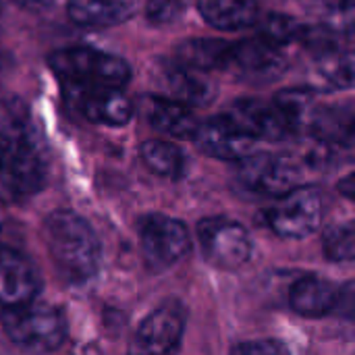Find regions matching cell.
<instances>
[{"instance_id":"4316f807","label":"cell","mask_w":355,"mask_h":355,"mask_svg":"<svg viewBox=\"0 0 355 355\" xmlns=\"http://www.w3.org/2000/svg\"><path fill=\"white\" fill-rule=\"evenodd\" d=\"M235 354H250V355H279L287 354L289 347L285 343H281L279 339H260V341H248V343H239L235 349Z\"/></svg>"},{"instance_id":"8fae6325","label":"cell","mask_w":355,"mask_h":355,"mask_svg":"<svg viewBox=\"0 0 355 355\" xmlns=\"http://www.w3.org/2000/svg\"><path fill=\"white\" fill-rule=\"evenodd\" d=\"M64 94L71 106L89 123L121 127L133 116L131 100L121 92V87H79L64 85Z\"/></svg>"},{"instance_id":"5b68a950","label":"cell","mask_w":355,"mask_h":355,"mask_svg":"<svg viewBox=\"0 0 355 355\" xmlns=\"http://www.w3.org/2000/svg\"><path fill=\"white\" fill-rule=\"evenodd\" d=\"M324 216L322 196L312 187H293L279 196L277 204L266 212L268 227L287 239H302L318 231Z\"/></svg>"},{"instance_id":"277c9868","label":"cell","mask_w":355,"mask_h":355,"mask_svg":"<svg viewBox=\"0 0 355 355\" xmlns=\"http://www.w3.org/2000/svg\"><path fill=\"white\" fill-rule=\"evenodd\" d=\"M2 327L17 347L33 354L54 352L67 339L64 314L54 306L37 302L2 314Z\"/></svg>"},{"instance_id":"2e32d148","label":"cell","mask_w":355,"mask_h":355,"mask_svg":"<svg viewBox=\"0 0 355 355\" xmlns=\"http://www.w3.org/2000/svg\"><path fill=\"white\" fill-rule=\"evenodd\" d=\"M341 289L320 277H302L289 289L293 312L306 318H322L337 310Z\"/></svg>"},{"instance_id":"e0dca14e","label":"cell","mask_w":355,"mask_h":355,"mask_svg":"<svg viewBox=\"0 0 355 355\" xmlns=\"http://www.w3.org/2000/svg\"><path fill=\"white\" fill-rule=\"evenodd\" d=\"M144 106H146V119L156 131L177 139H187L196 135L200 123L196 114L189 110V106L162 96H150Z\"/></svg>"},{"instance_id":"f546056e","label":"cell","mask_w":355,"mask_h":355,"mask_svg":"<svg viewBox=\"0 0 355 355\" xmlns=\"http://www.w3.org/2000/svg\"><path fill=\"white\" fill-rule=\"evenodd\" d=\"M8 248H12V245L8 243V229H6V220L0 216V254H2L4 250H8Z\"/></svg>"},{"instance_id":"8992f818","label":"cell","mask_w":355,"mask_h":355,"mask_svg":"<svg viewBox=\"0 0 355 355\" xmlns=\"http://www.w3.org/2000/svg\"><path fill=\"white\" fill-rule=\"evenodd\" d=\"M198 239L204 258L220 270H235L252 256L250 233L231 218H204L198 225Z\"/></svg>"},{"instance_id":"4fadbf2b","label":"cell","mask_w":355,"mask_h":355,"mask_svg":"<svg viewBox=\"0 0 355 355\" xmlns=\"http://www.w3.org/2000/svg\"><path fill=\"white\" fill-rule=\"evenodd\" d=\"M193 139L202 152L220 160H241L252 154L258 144V139L243 131L229 114H220L198 125Z\"/></svg>"},{"instance_id":"5bb4252c","label":"cell","mask_w":355,"mask_h":355,"mask_svg":"<svg viewBox=\"0 0 355 355\" xmlns=\"http://www.w3.org/2000/svg\"><path fill=\"white\" fill-rule=\"evenodd\" d=\"M243 131H248L252 137L266 139V141H279L289 135L281 114L277 112L272 102H262L256 98L237 100L229 112H227Z\"/></svg>"},{"instance_id":"6da1fadb","label":"cell","mask_w":355,"mask_h":355,"mask_svg":"<svg viewBox=\"0 0 355 355\" xmlns=\"http://www.w3.org/2000/svg\"><path fill=\"white\" fill-rule=\"evenodd\" d=\"M48 177V152L40 131L23 119L0 129V202L19 204L35 196Z\"/></svg>"},{"instance_id":"7402d4cb","label":"cell","mask_w":355,"mask_h":355,"mask_svg":"<svg viewBox=\"0 0 355 355\" xmlns=\"http://www.w3.org/2000/svg\"><path fill=\"white\" fill-rule=\"evenodd\" d=\"M139 156L144 164L158 177H181L185 171V154L183 150L166 139H146L139 148Z\"/></svg>"},{"instance_id":"d6986e66","label":"cell","mask_w":355,"mask_h":355,"mask_svg":"<svg viewBox=\"0 0 355 355\" xmlns=\"http://www.w3.org/2000/svg\"><path fill=\"white\" fill-rule=\"evenodd\" d=\"M272 104H275L277 112L281 114L289 135L310 133L312 125L320 112L316 94L306 87H293V89L279 92Z\"/></svg>"},{"instance_id":"30bf717a","label":"cell","mask_w":355,"mask_h":355,"mask_svg":"<svg viewBox=\"0 0 355 355\" xmlns=\"http://www.w3.org/2000/svg\"><path fill=\"white\" fill-rule=\"evenodd\" d=\"M42 277L35 264L17 248L0 254V316L37 300Z\"/></svg>"},{"instance_id":"9a60e30c","label":"cell","mask_w":355,"mask_h":355,"mask_svg":"<svg viewBox=\"0 0 355 355\" xmlns=\"http://www.w3.org/2000/svg\"><path fill=\"white\" fill-rule=\"evenodd\" d=\"M164 87L168 89V98L185 104V106H206L216 96V83L208 75V71H200L175 60L173 67L164 71Z\"/></svg>"},{"instance_id":"52a82bcc","label":"cell","mask_w":355,"mask_h":355,"mask_svg":"<svg viewBox=\"0 0 355 355\" xmlns=\"http://www.w3.org/2000/svg\"><path fill=\"white\" fill-rule=\"evenodd\" d=\"M139 245L146 260L162 270L179 264L189 252L185 225L166 214H148L139 220Z\"/></svg>"},{"instance_id":"ba28073f","label":"cell","mask_w":355,"mask_h":355,"mask_svg":"<svg viewBox=\"0 0 355 355\" xmlns=\"http://www.w3.org/2000/svg\"><path fill=\"white\" fill-rule=\"evenodd\" d=\"M300 166L289 156L281 154H248L241 158L237 179L239 183L258 193L279 198L300 185Z\"/></svg>"},{"instance_id":"cb8c5ba5","label":"cell","mask_w":355,"mask_h":355,"mask_svg":"<svg viewBox=\"0 0 355 355\" xmlns=\"http://www.w3.org/2000/svg\"><path fill=\"white\" fill-rule=\"evenodd\" d=\"M304 31H306V25H302L293 17L279 15V12L266 15L264 21L260 23V37L268 40L270 44H275L279 48H283L287 44L302 42Z\"/></svg>"},{"instance_id":"7c38bea8","label":"cell","mask_w":355,"mask_h":355,"mask_svg":"<svg viewBox=\"0 0 355 355\" xmlns=\"http://www.w3.org/2000/svg\"><path fill=\"white\" fill-rule=\"evenodd\" d=\"M185 322L187 314L179 304L160 306L144 318L131 349L137 354H171L181 343Z\"/></svg>"},{"instance_id":"484cf974","label":"cell","mask_w":355,"mask_h":355,"mask_svg":"<svg viewBox=\"0 0 355 355\" xmlns=\"http://www.w3.org/2000/svg\"><path fill=\"white\" fill-rule=\"evenodd\" d=\"M189 8V0H146V17L154 25H175Z\"/></svg>"},{"instance_id":"ac0fdd59","label":"cell","mask_w":355,"mask_h":355,"mask_svg":"<svg viewBox=\"0 0 355 355\" xmlns=\"http://www.w3.org/2000/svg\"><path fill=\"white\" fill-rule=\"evenodd\" d=\"M69 17L81 27H110L137 12V0H69Z\"/></svg>"},{"instance_id":"ffe728a7","label":"cell","mask_w":355,"mask_h":355,"mask_svg":"<svg viewBox=\"0 0 355 355\" xmlns=\"http://www.w3.org/2000/svg\"><path fill=\"white\" fill-rule=\"evenodd\" d=\"M198 8L212 27L223 31L245 29L258 19L256 0H198Z\"/></svg>"},{"instance_id":"9c48e42d","label":"cell","mask_w":355,"mask_h":355,"mask_svg":"<svg viewBox=\"0 0 355 355\" xmlns=\"http://www.w3.org/2000/svg\"><path fill=\"white\" fill-rule=\"evenodd\" d=\"M287 67L285 54L279 46L264 37H248L239 44H231L229 62L225 71L235 73L239 79L250 83L275 81Z\"/></svg>"},{"instance_id":"83f0119b","label":"cell","mask_w":355,"mask_h":355,"mask_svg":"<svg viewBox=\"0 0 355 355\" xmlns=\"http://www.w3.org/2000/svg\"><path fill=\"white\" fill-rule=\"evenodd\" d=\"M15 2L23 8H29V10H46V8L54 6L58 0H15Z\"/></svg>"},{"instance_id":"d4e9b609","label":"cell","mask_w":355,"mask_h":355,"mask_svg":"<svg viewBox=\"0 0 355 355\" xmlns=\"http://www.w3.org/2000/svg\"><path fill=\"white\" fill-rule=\"evenodd\" d=\"M355 231L352 223L339 225L324 235V252L335 262H352L355 254Z\"/></svg>"},{"instance_id":"44dd1931","label":"cell","mask_w":355,"mask_h":355,"mask_svg":"<svg viewBox=\"0 0 355 355\" xmlns=\"http://www.w3.org/2000/svg\"><path fill=\"white\" fill-rule=\"evenodd\" d=\"M231 44L214 37H193L177 46L175 60L200 71H225Z\"/></svg>"},{"instance_id":"603a6c76","label":"cell","mask_w":355,"mask_h":355,"mask_svg":"<svg viewBox=\"0 0 355 355\" xmlns=\"http://www.w3.org/2000/svg\"><path fill=\"white\" fill-rule=\"evenodd\" d=\"M316 77L335 89H352L354 85V58L349 52L333 46L316 56Z\"/></svg>"},{"instance_id":"f1b7e54d","label":"cell","mask_w":355,"mask_h":355,"mask_svg":"<svg viewBox=\"0 0 355 355\" xmlns=\"http://www.w3.org/2000/svg\"><path fill=\"white\" fill-rule=\"evenodd\" d=\"M10 71H12V58H10V54L0 50V83L8 77Z\"/></svg>"},{"instance_id":"7a4b0ae2","label":"cell","mask_w":355,"mask_h":355,"mask_svg":"<svg viewBox=\"0 0 355 355\" xmlns=\"http://www.w3.org/2000/svg\"><path fill=\"white\" fill-rule=\"evenodd\" d=\"M46 245L58 275L73 285L94 279L102 264V245L94 227L71 210L52 212L46 220Z\"/></svg>"},{"instance_id":"3957f363","label":"cell","mask_w":355,"mask_h":355,"mask_svg":"<svg viewBox=\"0 0 355 355\" xmlns=\"http://www.w3.org/2000/svg\"><path fill=\"white\" fill-rule=\"evenodd\" d=\"M50 67L62 81V87H123L131 79L125 58L87 46L56 50L50 56Z\"/></svg>"}]
</instances>
